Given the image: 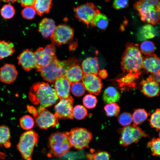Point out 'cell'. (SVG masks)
<instances>
[{"mask_svg":"<svg viewBox=\"0 0 160 160\" xmlns=\"http://www.w3.org/2000/svg\"><path fill=\"white\" fill-rule=\"evenodd\" d=\"M29 97L33 104L39 105L37 109L38 113L55 103L59 98L55 89L44 82H37L32 85Z\"/></svg>","mask_w":160,"mask_h":160,"instance_id":"6da1fadb","label":"cell"},{"mask_svg":"<svg viewBox=\"0 0 160 160\" xmlns=\"http://www.w3.org/2000/svg\"><path fill=\"white\" fill-rule=\"evenodd\" d=\"M121 65L124 72L141 74L143 69V56L138 44L127 43L126 44Z\"/></svg>","mask_w":160,"mask_h":160,"instance_id":"7a4b0ae2","label":"cell"},{"mask_svg":"<svg viewBox=\"0 0 160 160\" xmlns=\"http://www.w3.org/2000/svg\"><path fill=\"white\" fill-rule=\"evenodd\" d=\"M133 7L138 12L139 15L142 21L153 25L159 23V0H139L134 4Z\"/></svg>","mask_w":160,"mask_h":160,"instance_id":"3957f363","label":"cell"},{"mask_svg":"<svg viewBox=\"0 0 160 160\" xmlns=\"http://www.w3.org/2000/svg\"><path fill=\"white\" fill-rule=\"evenodd\" d=\"M74 58L71 57L68 60L60 61L56 57L47 65L37 68L43 79L51 83L57 79L65 76L67 69L73 62Z\"/></svg>","mask_w":160,"mask_h":160,"instance_id":"277c9868","label":"cell"},{"mask_svg":"<svg viewBox=\"0 0 160 160\" xmlns=\"http://www.w3.org/2000/svg\"><path fill=\"white\" fill-rule=\"evenodd\" d=\"M48 145L51 153L54 156L59 157L64 156L71 147L67 132L52 133L49 138Z\"/></svg>","mask_w":160,"mask_h":160,"instance_id":"5b68a950","label":"cell"},{"mask_svg":"<svg viewBox=\"0 0 160 160\" xmlns=\"http://www.w3.org/2000/svg\"><path fill=\"white\" fill-rule=\"evenodd\" d=\"M38 138V134L33 130L21 135L17 148L24 159L32 160L33 148L37 143Z\"/></svg>","mask_w":160,"mask_h":160,"instance_id":"8992f818","label":"cell"},{"mask_svg":"<svg viewBox=\"0 0 160 160\" xmlns=\"http://www.w3.org/2000/svg\"><path fill=\"white\" fill-rule=\"evenodd\" d=\"M118 132L120 135V144L124 147L138 142L142 137H148V135L141 128L132 125L119 129Z\"/></svg>","mask_w":160,"mask_h":160,"instance_id":"52a82bcc","label":"cell"},{"mask_svg":"<svg viewBox=\"0 0 160 160\" xmlns=\"http://www.w3.org/2000/svg\"><path fill=\"white\" fill-rule=\"evenodd\" d=\"M67 133L71 147L77 149H83L88 148L92 138L91 132L84 128H73Z\"/></svg>","mask_w":160,"mask_h":160,"instance_id":"ba28073f","label":"cell"},{"mask_svg":"<svg viewBox=\"0 0 160 160\" xmlns=\"http://www.w3.org/2000/svg\"><path fill=\"white\" fill-rule=\"evenodd\" d=\"M75 17L87 26L91 25L95 17L100 13L97 7L92 3H87L73 8Z\"/></svg>","mask_w":160,"mask_h":160,"instance_id":"9c48e42d","label":"cell"},{"mask_svg":"<svg viewBox=\"0 0 160 160\" xmlns=\"http://www.w3.org/2000/svg\"><path fill=\"white\" fill-rule=\"evenodd\" d=\"M74 34L72 28L68 25L62 24L55 27L50 38L52 44L59 46L68 42L73 39Z\"/></svg>","mask_w":160,"mask_h":160,"instance_id":"30bf717a","label":"cell"},{"mask_svg":"<svg viewBox=\"0 0 160 160\" xmlns=\"http://www.w3.org/2000/svg\"><path fill=\"white\" fill-rule=\"evenodd\" d=\"M56 51L55 45L52 44L47 45L44 48H39L34 52V56L37 64L36 68L48 65L56 57Z\"/></svg>","mask_w":160,"mask_h":160,"instance_id":"8fae6325","label":"cell"},{"mask_svg":"<svg viewBox=\"0 0 160 160\" xmlns=\"http://www.w3.org/2000/svg\"><path fill=\"white\" fill-rule=\"evenodd\" d=\"M73 99L71 96L60 99L55 106L54 115L58 119H73Z\"/></svg>","mask_w":160,"mask_h":160,"instance_id":"7c38bea8","label":"cell"},{"mask_svg":"<svg viewBox=\"0 0 160 160\" xmlns=\"http://www.w3.org/2000/svg\"><path fill=\"white\" fill-rule=\"evenodd\" d=\"M34 118L36 125L42 129L54 127L59 124L58 119L54 115L46 108L40 111Z\"/></svg>","mask_w":160,"mask_h":160,"instance_id":"4fadbf2b","label":"cell"},{"mask_svg":"<svg viewBox=\"0 0 160 160\" xmlns=\"http://www.w3.org/2000/svg\"><path fill=\"white\" fill-rule=\"evenodd\" d=\"M81 80L85 89L89 93L96 95L100 94L103 84L100 77L93 74H84Z\"/></svg>","mask_w":160,"mask_h":160,"instance_id":"5bb4252c","label":"cell"},{"mask_svg":"<svg viewBox=\"0 0 160 160\" xmlns=\"http://www.w3.org/2000/svg\"><path fill=\"white\" fill-rule=\"evenodd\" d=\"M18 64L26 71L36 68L37 64L34 55V52L31 49L24 50L17 57Z\"/></svg>","mask_w":160,"mask_h":160,"instance_id":"9a60e30c","label":"cell"},{"mask_svg":"<svg viewBox=\"0 0 160 160\" xmlns=\"http://www.w3.org/2000/svg\"><path fill=\"white\" fill-rule=\"evenodd\" d=\"M140 84L142 85V91L145 95L152 97L159 95V83L155 81L151 75L145 80H142Z\"/></svg>","mask_w":160,"mask_h":160,"instance_id":"2e32d148","label":"cell"},{"mask_svg":"<svg viewBox=\"0 0 160 160\" xmlns=\"http://www.w3.org/2000/svg\"><path fill=\"white\" fill-rule=\"evenodd\" d=\"M55 90L60 99L70 96L71 83L65 76L57 79L53 83Z\"/></svg>","mask_w":160,"mask_h":160,"instance_id":"e0dca14e","label":"cell"},{"mask_svg":"<svg viewBox=\"0 0 160 160\" xmlns=\"http://www.w3.org/2000/svg\"><path fill=\"white\" fill-rule=\"evenodd\" d=\"M160 58L153 53L143 56V69L151 74L160 72Z\"/></svg>","mask_w":160,"mask_h":160,"instance_id":"ac0fdd59","label":"cell"},{"mask_svg":"<svg viewBox=\"0 0 160 160\" xmlns=\"http://www.w3.org/2000/svg\"><path fill=\"white\" fill-rule=\"evenodd\" d=\"M18 74L14 65L5 64L0 68V80L4 83H11L16 80Z\"/></svg>","mask_w":160,"mask_h":160,"instance_id":"d6986e66","label":"cell"},{"mask_svg":"<svg viewBox=\"0 0 160 160\" xmlns=\"http://www.w3.org/2000/svg\"><path fill=\"white\" fill-rule=\"evenodd\" d=\"M84 74L79 61L76 59L66 70L64 76L71 84L79 82Z\"/></svg>","mask_w":160,"mask_h":160,"instance_id":"ffe728a7","label":"cell"},{"mask_svg":"<svg viewBox=\"0 0 160 160\" xmlns=\"http://www.w3.org/2000/svg\"><path fill=\"white\" fill-rule=\"evenodd\" d=\"M81 69L84 74H93L97 75L99 66L97 57H89L84 60L81 64Z\"/></svg>","mask_w":160,"mask_h":160,"instance_id":"44dd1931","label":"cell"},{"mask_svg":"<svg viewBox=\"0 0 160 160\" xmlns=\"http://www.w3.org/2000/svg\"><path fill=\"white\" fill-rule=\"evenodd\" d=\"M56 27L55 21L52 19L45 18L39 23L38 31L44 38H50Z\"/></svg>","mask_w":160,"mask_h":160,"instance_id":"7402d4cb","label":"cell"},{"mask_svg":"<svg viewBox=\"0 0 160 160\" xmlns=\"http://www.w3.org/2000/svg\"><path fill=\"white\" fill-rule=\"evenodd\" d=\"M155 28L152 25L147 24L142 27L137 34L138 39L140 41L152 39L156 35Z\"/></svg>","mask_w":160,"mask_h":160,"instance_id":"603a6c76","label":"cell"},{"mask_svg":"<svg viewBox=\"0 0 160 160\" xmlns=\"http://www.w3.org/2000/svg\"><path fill=\"white\" fill-rule=\"evenodd\" d=\"M51 0H36L33 6L36 13L40 16L44 14L47 13L52 5Z\"/></svg>","mask_w":160,"mask_h":160,"instance_id":"cb8c5ba5","label":"cell"},{"mask_svg":"<svg viewBox=\"0 0 160 160\" xmlns=\"http://www.w3.org/2000/svg\"><path fill=\"white\" fill-rule=\"evenodd\" d=\"M120 97L119 92L113 86H109L107 87L104 90L103 95L104 101L108 104L118 101Z\"/></svg>","mask_w":160,"mask_h":160,"instance_id":"d4e9b609","label":"cell"},{"mask_svg":"<svg viewBox=\"0 0 160 160\" xmlns=\"http://www.w3.org/2000/svg\"><path fill=\"white\" fill-rule=\"evenodd\" d=\"M15 52L14 45L12 43L0 40V60L12 55Z\"/></svg>","mask_w":160,"mask_h":160,"instance_id":"484cf974","label":"cell"},{"mask_svg":"<svg viewBox=\"0 0 160 160\" xmlns=\"http://www.w3.org/2000/svg\"><path fill=\"white\" fill-rule=\"evenodd\" d=\"M140 74L135 73H129L123 77L118 80L121 87L127 86L134 87L135 81L139 78Z\"/></svg>","mask_w":160,"mask_h":160,"instance_id":"4316f807","label":"cell"},{"mask_svg":"<svg viewBox=\"0 0 160 160\" xmlns=\"http://www.w3.org/2000/svg\"><path fill=\"white\" fill-rule=\"evenodd\" d=\"M10 132L9 128L4 125L0 126V146H3L6 148L10 147Z\"/></svg>","mask_w":160,"mask_h":160,"instance_id":"83f0119b","label":"cell"},{"mask_svg":"<svg viewBox=\"0 0 160 160\" xmlns=\"http://www.w3.org/2000/svg\"><path fill=\"white\" fill-rule=\"evenodd\" d=\"M148 114L144 109L140 108L136 109L132 115L133 124L137 126L142 123L147 118Z\"/></svg>","mask_w":160,"mask_h":160,"instance_id":"f1b7e54d","label":"cell"},{"mask_svg":"<svg viewBox=\"0 0 160 160\" xmlns=\"http://www.w3.org/2000/svg\"><path fill=\"white\" fill-rule=\"evenodd\" d=\"M108 23V20L105 15L100 13L97 15L94 18L91 25L96 26L101 29H105Z\"/></svg>","mask_w":160,"mask_h":160,"instance_id":"f546056e","label":"cell"},{"mask_svg":"<svg viewBox=\"0 0 160 160\" xmlns=\"http://www.w3.org/2000/svg\"><path fill=\"white\" fill-rule=\"evenodd\" d=\"M89 160H110L111 155L107 151H98L95 153L87 154Z\"/></svg>","mask_w":160,"mask_h":160,"instance_id":"4dcf8cb0","label":"cell"},{"mask_svg":"<svg viewBox=\"0 0 160 160\" xmlns=\"http://www.w3.org/2000/svg\"><path fill=\"white\" fill-rule=\"evenodd\" d=\"M20 124L23 129L28 131L31 130L33 127L34 124V120L30 115H25L20 118Z\"/></svg>","mask_w":160,"mask_h":160,"instance_id":"1f68e13d","label":"cell"},{"mask_svg":"<svg viewBox=\"0 0 160 160\" xmlns=\"http://www.w3.org/2000/svg\"><path fill=\"white\" fill-rule=\"evenodd\" d=\"M106 115L109 117L117 116L119 114L120 108L115 103H112L106 105L104 107Z\"/></svg>","mask_w":160,"mask_h":160,"instance_id":"d6a6232c","label":"cell"},{"mask_svg":"<svg viewBox=\"0 0 160 160\" xmlns=\"http://www.w3.org/2000/svg\"><path fill=\"white\" fill-rule=\"evenodd\" d=\"M160 139L159 138H154L148 142L147 144V147L150 148L153 156H160Z\"/></svg>","mask_w":160,"mask_h":160,"instance_id":"836d02e7","label":"cell"},{"mask_svg":"<svg viewBox=\"0 0 160 160\" xmlns=\"http://www.w3.org/2000/svg\"><path fill=\"white\" fill-rule=\"evenodd\" d=\"M140 47L142 53L146 55L152 54L155 49V46L153 43L149 40H145L143 42Z\"/></svg>","mask_w":160,"mask_h":160,"instance_id":"e575fe53","label":"cell"},{"mask_svg":"<svg viewBox=\"0 0 160 160\" xmlns=\"http://www.w3.org/2000/svg\"><path fill=\"white\" fill-rule=\"evenodd\" d=\"M85 89L83 83L80 82L71 84V90L74 96L79 97L83 95L85 92Z\"/></svg>","mask_w":160,"mask_h":160,"instance_id":"d590c367","label":"cell"},{"mask_svg":"<svg viewBox=\"0 0 160 160\" xmlns=\"http://www.w3.org/2000/svg\"><path fill=\"white\" fill-rule=\"evenodd\" d=\"M1 14L5 19H9L12 18L15 13V10L13 7L10 4L4 5L1 9Z\"/></svg>","mask_w":160,"mask_h":160,"instance_id":"8d00e7d4","label":"cell"},{"mask_svg":"<svg viewBox=\"0 0 160 160\" xmlns=\"http://www.w3.org/2000/svg\"><path fill=\"white\" fill-rule=\"evenodd\" d=\"M160 110L157 109L151 115L150 120L151 127L155 128L157 131L160 128Z\"/></svg>","mask_w":160,"mask_h":160,"instance_id":"74e56055","label":"cell"},{"mask_svg":"<svg viewBox=\"0 0 160 160\" xmlns=\"http://www.w3.org/2000/svg\"><path fill=\"white\" fill-rule=\"evenodd\" d=\"M97 102L96 97L91 94L86 95L83 100L84 105L89 109H91L95 107Z\"/></svg>","mask_w":160,"mask_h":160,"instance_id":"f35d334b","label":"cell"},{"mask_svg":"<svg viewBox=\"0 0 160 160\" xmlns=\"http://www.w3.org/2000/svg\"><path fill=\"white\" fill-rule=\"evenodd\" d=\"M73 117L78 120L83 119L87 115V112L86 109L83 106L77 105L73 109Z\"/></svg>","mask_w":160,"mask_h":160,"instance_id":"ab89813d","label":"cell"},{"mask_svg":"<svg viewBox=\"0 0 160 160\" xmlns=\"http://www.w3.org/2000/svg\"><path fill=\"white\" fill-rule=\"evenodd\" d=\"M118 121L119 124L124 127L129 125L132 122V115L128 112H124L119 116Z\"/></svg>","mask_w":160,"mask_h":160,"instance_id":"60d3db41","label":"cell"},{"mask_svg":"<svg viewBox=\"0 0 160 160\" xmlns=\"http://www.w3.org/2000/svg\"><path fill=\"white\" fill-rule=\"evenodd\" d=\"M36 13L33 7H26L21 12L22 17L25 19L31 20L34 18Z\"/></svg>","mask_w":160,"mask_h":160,"instance_id":"b9f144b4","label":"cell"},{"mask_svg":"<svg viewBox=\"0 0 160 160\" xmlns=\"http://www.w3.org/2000/svg\"><path fill=\"white\" fill-rule=\"evenodd\" d=\"M128 5V1L116 0L114 1L113 6L116 9H119L127 7Z\"/></svg>","mask_w":160,"mask_h":160,"instance_id":"7bdbcfd3","label":"cell"},{"mask_svg":"<svg viewBox=\"0 0 160 160\" xmlns=\"http://www.w3.org/2000/svg\"><path fill=\"white\" fill-rule=\"evenodd\" d=\"M21 6L23 7H33L35 1L34 0H25L19 1Z\"/></svg>","mask_w":160,"mask_h":160,"instance_id":"ee69618b","label":"cell"},{"mask_svg":"<svg viewBox=\"0 0 160 160\" xmlns=\"http://www.w3.org/2000/svg\"><path fill=\"white\" fill-rule=\"evenodd\" d=\"M27 108L28 112L32 114L34 117L37 115L38 114L37 110L34 106L28 105L27 106Z\"/></svg>","mask_w":160,"mask_h":160,"instance_id":"f6af8a7d","label":"cell"},{"mask_svg":"<svg viewBox=\"0 0 160 160\" xmlns=\"http://www.w3.org/2000/svg\"><path fill=\"white\" fill-rule=\"evenodd\" d=\"M98 73L99 77L103 79L106 78L108 75L105 69L99 71Z\"/></svg>","mask_w":160,"mask_h":160,"instance_id":"bcb514c9","label":"cell"},{"mask_svg":"<svg viewBox=\"0 0 160 160\" xmlns=\"http://www.w3.org/2000/svg\"><path fill=\"white\" fill-rule=\"evenodd\" d=\"M151 76L153 79L159 83L160 72L156 73L151 74Z\"/></svg>","mask_w":160,"mask_h":160,"instance_id":"7dc6e473","label":"cell"},{"mask_svg":"<svg viewBox=\"0 0 160 160\" xmlns=\"http://www.w3.org/2000/svg\"><path fill=\"white\" fill-rule=\"evenodd\" d=\"M6 156V155L5 154L0 152V158L4 159Z\"/></svg>","mask_w":160,"mask_h":160,"instance_id":"c3c4849f","label":"cell"},{"mask_svg":"<svg viewBox=\"0 0 160 160\" xmlns=\"http://www.w3.org/2000/svg\"><path fill=\"white\" fill-rule=\"evenodd\" d=\"M4 1L7 2H12V3H14L15 2V1H17L16 0H9V1Z\"/></svg>","mask_w":160,"mask_h":160,"instance_id":"681fc988","label":"cell"},{"mask_svg":"<svg viewBox=\"0 0 160 160\" xmlns=\"http://www.w3.org/2000/svg\"></svg>","mask_w":160,"mask_h":160,"instance_id":"f907efd6","label":"cell"}]
</instances>
